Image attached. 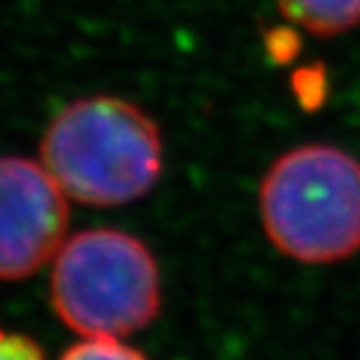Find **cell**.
<instances>
[{"mask_svg": "<svg viewBox=\"0 0 360 360\" xmlns=\"http://www.w3.org/2000/svg\"><path fill=\"white\" fill-rule=\"evenodd\" d=\"M40 164L66 197L87 206H124L160 183L164 139L157 122L131 101L84 96L47 124Z\"/></svg>", "mask_w": 360, "mask_h": 360, "instance_id": "1", "label": "cell"}, {"mask_svg": "<svg viewBox=\"0 0 360 360\" xmlns=\"http://www.w3.org/2000/svg\"><path fill=\"white\" fill-rule=\"evenodd\" d=\"M264 236L300 264H335L360 253V160L330 143L278 155L260 190Z\"/></svg>", "mask_w": 360, "mask_h": 360, "instance_id": "2", "label": "cell"}, {"mask_svg": "<svg viewBox=\"0 0 360 360\" xmlns=\"http://www.w3.org/2000/svg\"><path fill=\"white\" fill-rule=\"evenodd\" d=\"M49 302L73 333L122 340L153 326L162 311L160 262L129 232L82 229L52 260Z\"/></svg>", "mask_w": 360, "mask_h": 360, "instance_id": "3", "label": "cell"}, {"mask_svg": "<svg viewBox=\"0 0 360 360\" xmlns=\"http://www.w3.org/2000/svg\"><path fill=\"white\" fill-rule=\"evenodd\" d=\"M68 197L40 162L0 157V281H24L68 239Z\"/></svg>", "mask_w": 360, "mask_h": 360, "instance_id": "4", "label": "cell"}, {"mask_svg": "<svg viewBox=\"0 0 360 360\" xmlns=\"http://www.w3.org/2000/svg\"><path fill=\"white\" fill-rule=\"evenodd\" d=\"M295 28L333 38L360 26V0H274Z\"/></svg>", "mask_w": 360, "mask_h": 360, "instance_id": "5", "label": "cell"}, {"mask_svg": "<svg viewBox=\"0 0 360 360\" xmlns=\"http://www.w3.org/2000/svg\"><path fill=\"white\" fill-rule=\"evenodd\" d=\"M59 360H150L141 349L112 337H84L61 354Z\"/></svg>", "mask_w": 360, "mask_h": 360, "instance_id": "6", "label": "cell"}, {"mask_svg": "<svg viewBox=\"0 0 360 360\" xmlns=\"http://www.w3.org/2000/svg\"><path fill=\"white\" fill-rule=\"evenodd\" d=\"M0 360H45V351L33 337L0 330Z\"/></svg>", "mask_w": 360, "mask_h": 360, "instance_id": "7", "label": "cell"}, {"mask_svg": "<svg viewBox=\"0 0 360 360\" xmlns=\"http://www.w3.org/2000/svg\"><path fill=\"white\" fill-rule=\"evenodd\" d=\"M292 87H295V98L300 103H307L316 108L326 98V89H328V80H326V73L321 68H307V70H300L295 73L292 77Z\"/></svg>", "mask_w": 360, "mask_h": 360, "instance_id": "8", "label": "cell"}, {"mask_svg": "<svg viewBox=\"0 0 360 360\" xmlns=\"http://www.w3.org/2000/svg\"><path fill=\"white\" fill-rule=\"evenodd\" d=\"M264 45H267V52L271 56V61H276V63L292 61L300 52L297 28H290V26L274 28V31H269L267 35H264Z\"/></svg>", "mask_w": 360, "mask_h": 360, "instance_id": "9", "label": "cell"}]
</instances>
